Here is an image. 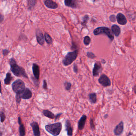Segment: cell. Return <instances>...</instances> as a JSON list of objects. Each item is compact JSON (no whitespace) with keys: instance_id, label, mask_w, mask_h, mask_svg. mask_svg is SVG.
I'll return each instance as SVG.
<instances>
[{"instance_id":"obj_15","label":"cell","mask_w":136,"mask_h":136,"mask_svg":"<svg viewBox=\"0 0 136 136\" xmlns=\"http://www.w3.org/2000/svg\"><path fill=\"white\" fill-rule=\"evenodd\" d=\"M65 4L67 7L73 9H76L78 7V4L76 1L75 0H65Z\"/></svg>"},{"instance_id":"obj_1","label":"cell","mask_w":136,"mask_h":136,"mask_svg":"<svg viewBox=\"0 0 136 136\" xmlns=\"http://www.w3.org/2000/svg\"><path fill=\"white\" fill-rule=\"evenodd\" d=\"M9 63L10 67V70L15 76L17 77H23L28 79V75L23 68L19 66L16 60L13 57L9 60Z\"/></svg>"},{"instance_id":"obj_17","label":"cell","mask_w":136,"mask_h":136,"mask_svg":"<svg viewBox=\"0 0 136 136\" xmlns=\"http://www.w3.org/2000/svg\"><path fill=\"white\" fill-rule=\"evenodd\" d=\"M18 123L19 125V131L20 136H25L26 135V131L25 127L22 123L21 118L20 116L18 117Z\"/></svg>"},{"instance_id":"obj_11","label":"cell","mask_w":136,"mask_h":136,"mask_svg":"<svg viewBox=\"0 0 136 136\" xmlns=\"http://www.w3.org/2000/svg\"><path fill=\"white\" fill-rule=\"evenodd\" d=\"M44 3L45 6L49 9H55L58 7V4L52 0H45L44 1Z\"/></svg>"},{"instance_id":"obj_16","label":"cell","mask_w":136,"mask_h":136,"mask_svg":"<svg viewBox=\"0 0 136 136\" xmlns=\"http://www.w3.org/2000/svg\"><path fill=\"white\" fill-rule=\"evenodd\" d=\"M87 119V116L85 115H82L80 120L78 122V129L82 131L84 127L85 123Z\"/></svg>"},{"instance_id":"obj_43","label":"cell","mask_w":136,"mask_h":136,"mask_svg":"<svg viewBox=\"0 0 136 136\" xmlns=\"http://www.w3.org/2000/svg\"><path fill=\"white\" fill-rule=\"evenodd\" d=\"M102 60V63H106L105 60Z\"/></svg>"},{"instance_id":"obj_5","label":"cell","mask_w":136,"mask_h":136,"mask_svg":"<svg viewBox=\"0 0 136 136\" xmlns=\"http://www.w3.org/2000/svg\"><path fill=\"white\" fill-rule=\"evenodd\" d=\"M12 87V90L16 94L20 93L26 88L24 82L20 79H17L13 82Z\"/></svg>"},{"instance_id":"obj_40","label":"cell","mask_w":136,"mask_h":136,"mask_svg":"<svg viewBox=\"0 0 136 136\" xmlns=\"http://www.w3.org/2000/svg\"><path fill=\"white\" fill-rule=\"evenodd\" d=\"M0 93H1V94H2V87H1V80H0Z\"/></svg>"},{"instance_id":"obj_4","label":"cell","mask_w":136,"mask_h":136,"mask_svg":"<svg viewBox=\"0 0 136 136\" xmlns=\"http://www.w3.org/2000/svg\"><path fill=\"white\" fill-rule=\"evenodd\" d=\"M78 50L77 49L74 51L68 52L62 61L64 66H67L70 65L74 61L76 60L78 56Z\"/></svg>"},{"instance_id":"obj_19","label":"cell","mask_w":136,"mask_h":136,"mask_svg":"<svg viewBox=\"0 0 136 136\" xmlns=\"http://www.w3.org/2000/svg\"><path fill=\"white\" fill-rule=\"evenodd\" d=\"M111 31L113 34H114L116 37L119 36L121 33V29L116 24L112 25L111 27Z\"/></svg>"},{"instance_id":"obj_7","label":"cell","mask_w":136,"mask_h":136,"mask_svg":"<svg viewBox=\"0 0 136 136\" xmlns=\"http://www.w3.org/2000/svg\"><path fill=\"white\" fill-rule=\"evenodd\" d=\"M19 94L22 99H29L32 96V91L28 88H26L21 93Z\"/></svg>"},{"instance_id":"obj_22","label":"cell","mask_w":136,"mask_h":136,"mask_svg":"<svg viewBox=\"0 0 136 136\" xmlns=\"http://www.w3.org/2000/svg\"><path fill=\"white\" fill-rule=\"evenodd\" d=\"M89 101L91 103L95 104L97 102V95L95 93H90L88 95Z\"/></svg>"},{"instance_id":"obj_42","label":"cell","mask_w":136,"mask_h":136,"mask_svg":"<svg viewBox=\"0 0 136 136\" xmlns=\"http://www.w3.org/2000/svg\"><path fill=\"white\" fill-rule=\"evenodd\" d=\"M134 92L136 94V85H135L134 87Z\"/></svg>"},{"instance_id":"obj_31","label":"cell","mask_w":136,"mask_h":136,"mask_svg":"<svg viewBox=\"0 0 136 136\" xmlns=\"http://www.w3.org/2000/svg\"><path fill=\"white\" fill-rule=\"evenodd\" d=\"M16 100V103L18 104H20L21 101V98L19 94H16L15 96Z\"/></svg>"},{"instance_id":"obj_3","label":"cell","mask_w":136,"mask_h":136,"mask_svg":"<svg viewBox=\"0 0 136 136\" xmlns=\"http://www.w3.org/2000/svg\"><path fill=\"white\" fill-rule=\"evenodd\" d=\"M93 33L96 36L104 34L109 38L111 41H112L114 40V36L111 30L109 28L106 27H99L96 28L94 30Z\"/></svg>"},{"instance_id":"obj_35","label":"cell","mask_w":136,"mask_h":136,"mask_svg":"<svg viewBox=\"0 0 136 136\" xmlns=\"http://www.w3.org/2000/svg\"><path fill=\"white\" fill-rule=\"evenodd\" d=\"M73 69L74 72L75 73L77 74L78 72V66H77V64L75 63L73 65Z\"/></svg>"},{"instance_id":"obj_21","label":"cell","mask_w":136,"mask_h":136,"mask_svg":"<svg viewBox=\"0 0 136 136\" xmlns=\"http://www.w3.org/2000/svg\"><path fill=\"white\" fill-rule=\"evenodd\" d=\"M13 80V77L10 72H7L6 77L4 80V83L5 85H10L11 82Z\"/></svg>"},{"instance_id":"obj_37","label":"cell","mask_w":136,"mask_h":136,"mask_svg":"<svg viewBox=\"0 0 136 136\" xmlns=\"http://www.w3.org/2000/svg\"><path fill=\"white\" fill-rule=\"evenodd\" d=\"M4 19V16L3 14L0 12V24H2Z\"/></svg>"},{"instance_id":"obj_12","label":"cell","mask_w":136,"mask_h":136,"mask_svg":"<svg viewBox=\"0 0 136 136\" xmlns=\"http://www.w3.org/2000/svg\"><path fill=\"white\" fill-rule=\"evenodd\" d=\"M117 22L119 24L121 25H125L127 23V20L125 16L121 13L117 14L116 16Z\"/></svg>"},{"instance_id":"obj_18","label":"cell","mask_w":136,"mask_h":136,"mask_svg":"<svg viewBox=\"0 0 136 136\" xmlns=\"http://www.w3.org/2000/svg\"><path fill=\"white\" fill-rule=\"evenodd\" d=\"M123 123L122 121L115 128L114 130V133L115 135L119 136L123 132Z\"/></svg>"},{"instance_id":"obj_27","label":"cell","mask_w":136,"mask_h":136,"mask_svg":"<svg viewBox=\"0 0 136 136\" xmlns=\"http://www.w3.org/2000/svg\"><path fill=\"white\" fill-rule=\"evenodd\" d=\"M64 85L65 87V89L66 90L69 91L70 90L71 86H72V84L66 81V82H65Z\"/></svg>"},{"instance_id":"obj_36","label":"cell","mask_w":136,"mask_h":136,"mask_svg":"<svg viewBox=\"0 0 136 136\" xmlns=\"http://www.w3.org/2000/svg\"><path fill=\"white\" fill-rule=\"evenodd\" d=\"M32 80L33 81V83H34L35 85L36 86H39V82L38 80H37L35 79V77H32Z\"/></svg>"},{"instance_id":"obj_29","label":"cell","mask_w":136,"mask_h":136,"mask_svg":"<svg viewBox=\"0 0 136 136\" xmlns=\"http://www.w3.org/2000/svg\"><path fill=\"white\" fill-rule=\"evenodd\" d=\"M87 56L88 58H90V59H93L94 58H96V56H95V54L91 51H88L87 53Z\"/></svg>"},{"instance_id":"obj_44","label":"cell","mask_w":136,"mask_h":136,"mask_svg":"<svg viewBox=\"0 0 136 136\" xmlns=\"http://www.w3.org/2000/svg\"><path fill=\"white\" fill-rule=\"evenodd\" d=\"M108 116V115H105L104 116V117L105 118H107Z\"/></svg>"},{"instance_id":"obj_39","label":"cell","mask_w":136,"mask_h":136,"mask_svg":"<svg viewBox=\"0 0 136 136\" xmlns=\"http://www.w3.org/2000/svg\"><path fill=\"white\" fill-rule=\"evenodd\" d=\"M72 47H71V48H72V49H76V48L77 47V46H76V45L75 44V43H74L73 42H72Z\"/></svg>"},{"instance_id":"obj_14","label":"cell","mask_w":136,"mask_h":136,"mask_svg":"<svg viewBox=\"0 0 136 136\" xmlns=\"http://www.w3.org/2000/svg\"><path fill=\"white\" fill-rule=\"evenodd\" d=\"M65 131L67 132L68 136H72L73 134V128L69 120H66L65 122Z\"/></svg>"},{"instance_id":"obj_8","label":"cell","mask_w":136,"mask_h":136,"mask_svg":"<svg viewBox=\"0 0 136 136\" xmlns=\"http://www.w3.org/2000/svg\"><path fill=\"white\" fill-rule=\"evenodd\" d=\"M103 69L102 64L100 62H96L94 65V67L93 69V75L94 77L98 76L99 74L102 72Z\"/></svg>"},{"instance_id":"obj_34","label":"cell","mask_w":136,"mask_h":136,"mask_svg":"<svg viewBox=\"0 0 136 136\" xmlns=\"http://www.w3.org/2000/svg\"><path fill=\"white\" fill-rule=\"evenodd\" d=\"M43 88L44 89H47V83L46 80H44L43 81Z\"/></svg>"},{"instance_id":"obj_38","label":"cell","mask_w":136,"mask_h":136,"mask_svg":"<svg viewBox=\"0 0 136 136\" xmlns=\"http://www.w3.org/2000/svg\"><path fill=\"white\" fill-rule=\"evenodd\" d=\"M62 115V113H58L55 115V120H56V119H58Z\"/></svg>"},{"instance_id":"obj_25","label":"cell","mask_w":136,"mask_h":136,"mask_svg":"<svg viewBox=\"0 0 136 136\" xmlns=\"http://www.w3.org/2000/svg\"><path fill=\"white\" fill-rule=\"evenodd\" d=\"M82 24L83 26H86L89 20V16L88 15H85L82 18Z\"/></svg>"},{"instance_id":"obj_23","label":"cell","mask_w":136,"mask_h":136,"mask_svg":"<svg viewBox=\"0 0 136 136\" xmlns=\"http://www.w3.org/2000/svg\"><path fill=\"white\" fill-rule=\"evenodd\" d=\"M37 3V1L35 0H28L27 1V6L28 9L32 10L33 9Z\"/></svg>"},{"instance_id":"obj_28","label":"cell","mask_w":136,"mask_h":136,"mask_svg":"<svg viewBox=\"0 0 136 136\" xmlns=\"http://www.w3.org/2000/svg\"><path fill=\"white\" fill-rule=\"evenodd\" d=\"M0 118H1V122H3L6 119V115L3 111H0Z\"/></svg>"},{"instance_id":"obj_26","label":"cell","mask_w":136,"mask_h":136,"mask_svg":"<svg viewBox=\"0 0 136 136\" xmlns=\"http://www.w3.org/2000/svg\"><path fill=\"white\" fill-rule=\"evenodd\" d=\"M90 41L91 39L90 37L88 36H85L84 38L83 42L85 45L88 46L90 44Z\"/></svg>"},{"instance_id":"obj_2","label":"cell","mask_w":136,"mask_h":136,"mask_svg":"<svg viewBox=\"0 0 136 136\" xmlns=\"http://www.w3.org/2000/svg\"><path fill=\"white\" fill-rule=\"evenodd\" d=\"M45 130L53 136H58L60 134L62 129V125L61 122H56L53 124H49L45 125Z\"/></svg>"},{"instance_id":"obj_45","label":"cell","mask_w":136,"mask_h":136,"mask_svg":"<svg viewBox=\"0 0 136 136\" xmlns=\"http://www.w3.org/2000/svg\"><path fill=\"white\" fill-rule=\"evenodd\" d=\"M90 136H92V135H90Z\"/></svg>"},{"instance_id":"obj_30","label":"cell","mask_w":136,"mask_h":136,"mask_svg":"<svg viewBox=\"0 0 136 136\" xmlns=\"http://www.w3.org/2000/svg\"><path fill=\"white\" fill-rule=\"evenodd\" d=\"M10 52V51L9 50L7 49H3L2 50V53H3V55L4 57L7 56L9 55Z\"/></svg>"},{"instance_id":"obj_33","label":"cell","mask_w":136,"mask_h":136,"mask_svg":"<svg viewBox=\"0 0 136 136\" xmlns=\"http://www.w3.org/2000/svg\"><path fill=\"white\" fill-rule=\"evenodd\" d=\"M110 21L111 22H114L116 21V17L115 15H111L109 17Z\"/></svg>"},{"instance_id":"obj_24","label":"cell","mask_w":136,"mask_h":136,"mask_svg":"<svg viewBox=\"0 0 136 136\" xmlns=\"http://www.w3.org/2000/svg\"><path fill=\"white\" fill-rule=\"evenodd\" d=\"M45 40L46 42L47 43L49 44H52L53 42L52 39V37H51L47 33H45Z\"/></svg>"},{"instance_id":"obj_41","label":"cell","mask_w":136,"mask_h":136,"mask_svg":"<svg viewBox=\"0 0 136 136\" xmlns=\"http://www.w3.org/2000/svg\"><path fill=\"white\" fill-rule=\"evenodd\" d=\"M3 135V132L1 130V128L0 127V136H2Z\"/></svg>"},{"instance_id":"obj_13","label":"cell","mask_w":136,"mask_h":136,"mask_svg":"<svg viewBox=\"0 0 136 136\" xmlns=\"http://www.w3.org/2000/svg\"><path fill=\"white\" fill-rule=\"evenodd\" d=\"M32 72L35 78L39 80L40 76V69L39 66L36 63L33 64Z\"/></svg>"},{"instance_id":"obj_9","label":"cell","mask_w":136,"mask_h":136,"mask_svg":"<svg viewBox=\"0 0 136 136\" xmlns=\"http://www.w3.org/2000/svg\"><path fill=\"white\" fill-rule=\"evenodd\" d=\"M35 34L38 43L40 45L43 46L45 43V39L43 33L39 29H37Z\"/></svg>"},{"instance_id":"obj_6","label":"cell","mask_w":136,"mask_h":136,"mask_svg":"<svg viewBox=\"0 0 136 136\" xmlns=\"http://www.w3.org/2000/svg\"><path fill=\"white\" fill-rule=\"evenodd\" d=\"M99 83L104 87L110 86L111 85V82L109 77L105 74H102L98 79Z\"/></svg>"},{"instance_id":"obj_32","label":"cell","mask_w":136,"mask_h":136,"mask_svg":"<svg viewBox=\"0 0 136 136\" xmlns=\"http://www.w3.org/2000/svg\"><path fill=\"white\" fill-rule=\"evenodd\" d=\"M90 123L91 128L92 131H93L95 129V127L94 123V120L92 119H90Z\"/></svg>"},{"instance_id":"obj_10","label":"cell","mask_w":136,"mask_h":136,"mask_svg":"<svg viewBox=\"0 0 136 136\" xmlns=\"http://www.w3.org/2000/svg\"><path fill=\"white\" fill-rule=\"evenodd\" d=\"M30 125L32 128L34 136H40V132L38 122H33L30 123Z\"/></svg>"},{"instance_id":"obj_20","label":"cell","mask_w":136,"mask_h":136,"mask_svg":"<svg viewBox=\"0 0 136 136\" xmlns=\"http://www.w3.org/2000/svg\"><path fill=\"white\" fill-rule=\"evenodd\" d=\"M42 113H43L44 115L46 117L49 118L51 119H55V114L53 113L51 111L48 110H44Z\"/></svg>"}]
</instances>
